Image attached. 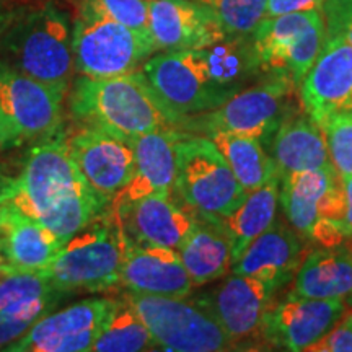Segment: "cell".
Masks as SVG:
<instances>
[{
  "label": "cell",
  "mask_w": 352,
  "mask_h": 352,
  "mask_svg": "<svg viewBox=\"0 0 352 352\" xmlns=\"http://www.w3.org/2000/svg\"><path fill=\"white\" fill-rule=\"evenodd\" d=\"M142 72L166 107L188 118L219 108L263 69L252 36H227L199 50L155 52Z\"/></svg>",
  "instance_id": "1"
},
{
  "label": "cell",
  "mask_w": 352,
  "mask_h": 352,
  "mask_svg": "<svg viewBox=\"0 0 352 352\" xmlns=\"http://www.w3.org/2000/svg\"><path fill=\"white\" fill-rule=\"evenodd\" d=\"M67 132L38 140L15 178H8L7 204L43 223L65 241L107 210L70 155Z\"/></svg>",
  "instance_id": "2"
},
{
  "label": "cell",
  "mask_w": 352,
  "mask_h": 352,
  "mask_svg": "<svg viewBox=\"0 0 352 352\" xmlns=\"http://www.w3.org/2000/svg\"><path fill=\"white\" fill-rule=\"evenodd\" d=\"M67 98L78 124L127 142L157 131H183L186 120L166 107L142 70L107 78L76 77Z\"/></svg>",
  "instance_id": "3"
},
{
  "label": "cell",
  "mask_w": 352,
  "mask_h": 352,
  "mask_svg": "<svg viewBox=\"0 0 352 352\" xmlns=\"http://www.w3.org/2000/svg\"><path fill=\"white\" fill-rule=\"evenodd\" d=\"M74 21L54 2L12 12L0 28V59L67 96L76 80Z\"/></svg>",
  "instance_id": "4"
},
{
  "label": "cell",
  "mask_w": 352,
  "mask_h": 352,
  "mask_svg": "<svg viewBox=\"0 0 352 352\" xmlns=\"http://www.w3.org/2000/svg\"><path fill=\"white\" fill-rule=\"evenodd\" d=\"M122 233L108 209L74 233L43 272L65 294L104 292L121 285Z\"/></svg>",
  "instance_id": "5"
},
{
  "label": "cell",
  "mask_w": 352,
  "mask_h": 352,
  "mask_svg": "<svg viewBox=\"0 0 352 352\" xmlns=\"http://www.w3.org/2000/svg\"><path fill=\"white\" fill-rule=\"evenodd\" d=\"M279 206L290 227L318 246L346 243V192L334 166L280 179Z\"/></svg>",
  "instance_id": "6"
},
{
  "label": "cell",
  "mask_w": 352,
  "mask_h": 352,
  "mask_svg": "<svg viewBox=\"0 0 352 352\" xmlns=\"http://www.w3.org/2000/svg\"><path fill=\"white\" fill-rule=\"evenodd\" d=\"M298 87L289 77L270 74L266 80L243 88L212 111L188 116L183 131L208 135L215 131L235 132L266 142L292 109Z\"/></svg>",
  "instance_id": "7"
},
{
  "label": "cell",
  "mask_w": 352,
  "mask_h": 352,
  "mask_svg": "<svg viewBox=\"0 0 352 352\" xmlns=\"http://www.w3.org/2000/svg\"><path fill=\"white\" fill-rule=\"evenodd\" d=\"M175 191L195 212L227 217L246 192L208 135L184 132L176 144Z\"/></svg>",
  "instance_id": "8"
},
{
  "label": "cell",
  "mask_w": 352,
  "mask_h": 352,
  "mask_svg": "<svg viewBox=\"0 0 352 352\" xmlns=\"http://www.w3.org/2000/svg\"><path fill=\"white\" fill-rule=\"evenodd\" d=\"M124 296L147 324L158 351L219 352L235 349L214 315L196 298L144 296L126 290Z\"/></svg>",
  "instance_id": "9"
},
{
  "label": "cell",
  "mask_w": 352,
  "mask_h": 352,
  "mask_svg": "<svg viewBox=\"0 0 352 352\" xmlns=\"http://www.w3.org/2000/svg\"><path fill=\"white\" fill-rule=\"evenodd\" d=\"M72 50L76 72L91 78L135 72L157 52L152 38L87 13H78L74 20Z\"/></svg>",
  "instance_id": "10"
},
{
  "label": "cell",
  "mask_w": 352,
  "mask_h": 352,
  "mask_svg": "<svg viewBox=\"0 0 352 352\" xmlns=\"http://www.w3.org/2000/svg\"><path fill=\"white\" fill-rule=\"evenodd\" d=\"M252 41L264 72L289 77L300 88L303 77L327 43L323 12L266 16L254 30Z\"/></svg>",
  "instance_id": "11"
},
{
  "label": "cell",
  "mask_w": 352,
  "mask_h": 352,
  "mask_svg": "<svg viewBox=\"0 0 352 352\" xmlns=\"http://www.w3.org/2000/svg\"><path fill=\"white\" fill-rule=\"evenodd\" d=\"M65 96L0 59V116L8 147L52 138L63 131Z\"/></svg>",
  "instance_id": "12"
},
{
  "label": "cell",
  "mask_w": 352,
  "mask_h": 352,
  "mask_svg": "<svg viewBox=\"0 0 352 352\" xmlns=\"http://www.w3.org/2000/svg\"><path fill=\"white\" fill-rule=\"evenodd\" d=\"M280 289L283 285L277 283L232 272L196 300L214 315L239 349V344L259 342L263 318Z\"/></svg>",
  "instance_id": "13"
},
{
  "label": "cell",
  "mask_w": 352,
  "mask_h": 352,
  "mask_svg": "<svg viewBox=\"0 0 352 352\" xmlns=\"http://www.w3.org/2000/svg\"><path fill=\"white\" fill-rule=\"evenodd\" d=\"M347 310L341 298L289 296L272 302L264 315L259 342L271 349L303 352L316 344Z\"/></svg>",
  "instance_id": "14"
},
{
  "label": "cell",
  "mask_w": 352,
  "mask_h": 352,
  "mask_svg": "<svg viewBox=\"0 0 352 352\" xmlns=\"http://www.w3.org/2000/svg\"><path fill=\"white\" fill-rule=\"evenodd\" d=\"M111 297L85 298L44 315L6 352H88L107 318Z\"/></svg>",
  "instance_id": "15"
},
{
  "label": "cell",
  "mask_w": 352,
  "mask_h": 352,
  "mask_svg": "<svg viewBox=\"0 0 352 352\" xmlns=\"http://www.w3.org/2000/svg\"><path fill=\"white\" fill-rule=\"evenodd\" d=\"M65 139L78 171L108 206L126 186L134 170L132 142L83 126L74 134H65Z\"/></svg>",
  "instance_id": "16"
},
{
  "label": "cell",
  "mask_w": 352,
  "mask_h": 352,
  "mask_svg": "<svg viewBox=\"0 0 352 352\" xmlns=\"http://www.w3.org/2000/svg\"><path fill=\"white\" fill-rule=\"evenodd\" d=\"M298 94L303 111L320 126L333 114L352 111V44L327 38Z\"/></svg>",
  "instance_id": "17"
},
{
  "label": "cell",
  "mask_w": 352,
  "mask_h": 352,
  "mask_svg": "<svg viewBox=\"0 0 352 352\" xmlns=\"http://www.w3.org/2000/svg\"><path fill=\"white\" fill-rule=\"evenodd\" d=\"M148 25L157 52L199 50L227 38L214 8L201 0H148Z\"/></svg>",
  "instance_id": "18"
},
{
  "label": "cell",
  "mask_w": 352,
  "mask_h": 352,
  "mask_svg": "<svg viewBox=\"0 0 352 352\" xmlns=\"http://www.w3.org/2000/svg\"><path fill=\"white\" fill-rule=\"evenodd\" d=\"M121 285L129 292L160 297H188L195 287L178 250L139 243L124 233Z\"/></svg>",
  "instance_id": "19"
},
{
  "label": "cell",
  "mask_w": 352,
  "mask_h": 352,
  "mask_svg": "<svg viewBox=\"0 0 352 352\" xmlns=\"http://www.w3.org/2000/svg\"><path fill=\"white\" fill-rule=\"evenodd\" d=\"M108 212L131 240L175 250L182 246L196 222L195 210L183 209L166 195L142 197Z\"/></svg>",
  "instance_id": "20"
},
{
  "label": "cell",
  "mask_w": 352,
  "mask_h": 352,
  "mask_svg": "<svg viewBox=\"0 0 352 352\" xmlns=\"http://www.w3.org/2000/svg\"><path fill=\"white\" fill-rule=\"evenodd\" d=\"M182 134L179 129L157 131L132 140L134 170L107 209H116L152 195L171 196L176 182V144Z\"/></svg>",
  "instance_id": "21"
},
{
  "label": "cell",
  "mask_w": 352,
  "mask_h": 352,
  "mask_svg": "<svg viewBox=\"0 0 352 352\" xmlns=\"http://www.w3.org/2000/svg\"><path fill=\"white\" fill-rule=\"evenodd\" d=\"M307 252V241L300 233L276 219L233 261L230 272L271 280L284 287L294 279Z\"/></svg>",
  "instance_id": "22"
},
{
  "label": "cell",
  "mask_w": 352,
  "mask_h": 352,
  "mask_svg": "<svg viewBox=\"0 0 352 352\" xmlns=\"http://www.w3.org/2000/svg\"><path fill=\"white\" fill-rule=\"evenodd\" d=\"M64 241L10 204L0 212V252L12 274L44 271L59 253Z\"/></svg>",
  "instance_id": "23"
},
{
  "label": "cell",
  "mask_w": 352,
  "mask_h": 352,
  "mask_svg": "<svg viewBox=\"0 0 352 352\" xmlns=\"http://www.w3.org/2000/svg\"><path fill=\"white\" fill-rule=\"evenodd\" d=\"M271 157L280 179L300 171L333 166L323 127L300 109L292 111L272 135Z\"/></svg>",
  "instance_id": "24"
},
{
  "label": "cell",
  "mask_w": 352,
  "mask_h": 352,
  "mask_svg": "<svg viewBox=\"0 0 352 352\" xmlns=\"http://www.w3.org/2000/svg\"><path fill=\"white\" fill-rule=\"evenodd\" d=\"M290 294L314 298H341L352 307V246L308 250L292 279Z\"/></svg>",
  "instance_id": "25"
},
{
  "label": "cell",
  "mask_w": 352,
  "mask_h": 352,
  "mask_svg": "<svg viewBox=\"0 0 352 352\" xmlns=\"http://www.w3.org/2000/svg\"><path fill=\"white\" fill-rule=\"evenodd\" d=\"M195 214V227L178 248V254L192 285L202 287L230 272L232 245L219 217Z\"/></svg>",
  "instance_id": "26"
},
{
  "label": "cell",
  "mask_w": 352,
  "mask_h": 352,
  "mask_svg": "<svg viewBox=\"0 0 352 352\" xmlns=\"http://www.w3.org/2000/svg\"><path fill=\"white\" fill-rule=\"evenodd\" d=\"M279 191L280 178L276 175L263 186L246 192L245 199L227 217L220 219L230 239L232 264L246 246L274 223L279 208Z\"/></svg>",
  "instance_id": "27"
},
{
  "label": "cell",
  "mask_w": 352,
  "mask_h": 352,
  "mask_svg": "<svg viewBox=\"0 0 352 352\" xmlns=\"http://www.w3.org/2000/svg\"><path fill=\"white\" fill-rule=\"evenodd\" d=\"M208 138L226 157L245 192L254 191L277 175L274 160L271 153L266 152L261 140L226 131L210 132Z\"/></svg>",
  "instance_id": "28"
},
{
  "label": "cell",
  "mask_w": 352,
  "mask_h": 352,
  "mask_svg": "<svg viewBox=\"0 0 352 352\" xmlns=\"http://www.w3.org/2000/svg\"><path fill=\"white\" fill-rule=\"evenodd\" d=\"M147 324L124 294L111 297L107 318L91 351L95 352H140L155 351Z\"/></svg>",
  "instance_id": "29"
},
{
  "label": "cell",
  "mask_w": 352,
  "mask_h": 352,
  "mask_svg": "<svg viewBox=\"0 0 352 352\" xmlns=\"http://www.w3.org/2000/svg\"><path fill=\"white\" fill-rule=\"evenodd\" d=\"M63 296H51L36 298L23 303H15L0 310V351L19 341L28 333L39 318L47 315L51 308L60 300Z\"/></svg>",
  "instance_id": "30"
},
{
  "label": "cell",
  "mask_w": 352,
  "mask_h": 352,
  "mask_svg": "<svg viewBox=\"0 0 352 352\" xmlns=\"http://www.w3.org/2000/svg\"><path fill=\"white\" fill-rule=\"evenodd\" d=\"M267 0H210L227 36H252L266 19Z\"/></svg>",
  "instance_id": "31"
},
{
  "label": "cell",
  "mask_w": 352,
  "mask_h": 352,
  "mask_svg": "<svg viewBox=\"0 0 352 352\" xmlns=\"http://www.w3.org/2000/svg\"><path fill=\"white\" fill-rule=\"evenodd\" d=\"M78 13L118 21L152 38L148 25V0H82Z\"/></svg>",
  "instance_id": "32"
},
{
  "label": "cell",
  "mask_w": 352,
  "mask_h": 352,
  "mask_svg": "<svg viewBox=\"0 0 352 352\" xmlns=\"http://www.w3.org/2000/svg\"><path fill=\"white\" fill-rule=\"evenodd\" d=\"M51 296H65V292L57 289L43 271L15 272L0 279V310Z\"/></svg>",
  "instance_id": "33"
},
{
  "label": "cell",
  "mask_w": 352,
  "mask_h": 352,
  "mask_svg": "<svg viewBox=\"0 0 352 352\" xmlns=\"http://www.w3.org/2000/svg\"><path fill=\"white\" fill-rule=\"evenodd\" d=\"M321 127L333 166L341 176L352 175V111L333 114Z\"/></svg>",
  "instance_id": "34"
},
{
  "label": "cell",
  "mask_w": 352,
  "mask_h": 352,
  "mask_svg": "<svg viewBox=\"0 0 352 352\" xmlns=\"http://www.w3.org/2000/svg\"><path fill=\"white\" fill-rule=\"evenodd\" d=\"M321 12L327 38H340L352 44V0H324Z\"/></svg>",
  "instance_id": "35"
},
{
  "label": "cell",
  "mask_w": 352,
  "mask_h": 352,
  "mask_svg": "<svg viewBox=\"0 0 352 352\" xmlns=\"http://www.w3.org/2000/svg\"><path fill=\"white\" fill-rule=\"evenodd\" d=\"M308 352H352V311H344L334 327Z\"/></svg>",
  "instance_id": "36"
},
{
  "label": "cell",
  "mask_w": 352,
  "mask_h": 352,
  "mask_svg": "<svg viewBox=\"0 0 352 352\" xmlns=\"http://www.w3.org/2000/svg\"><path fill=\"white\" fill-rule=\"evenodd\" d=\"M324 0H267L266 16H280L287 13L321 10Z\"/></svg>",
  "instance_id": "37"
},
{
  "label": "cell",
  "mask_w": 352,
  "mask_h": 352,
  "mask_svg": "<svg viewBox=\"0 0 352 352\" xmlns=\"http://www.w3.org/2000/svg\"><path fill=\"white\" fill-rule=\"evenodd\" d=\"M346 192V215H344V230L347 240H352V175L342 176Z\"/></svg>",
  "instance_id": "38"
},
{
  "label": "cell",
  "mask_w": 352,
  "mask_h": 352,
  "mask_svg": "<svg viewBox=\"0 0 352 352\" xmlns=\"http://www.w3.org/2000/svg\"><path fill=\"white\" fill-rule=\"evenodd\" d=\"M10 176H3L0 173V212H2L3 206L7 204V183Z\"/></svg>",
  "instance_id": "39"
},
{
  "label": "cell",
  "mask_w": 352,
  "mask_h": 352,
  "mask_svg": "<svg viewBox=\"0 0 352 352\" xmlns=\"http://www.w3.org/2000/svg\"><path fill=\"white\" fill-rule=\"evenodd\" d=\"M7 3H8V0H0V28L6 25L8 16L12 15V10L7 7Z\"/></svg>",
  "instance_id": "40"
},
{
  "label": "cell",
  "mask_w": 352,
  "mask_h": 352,
  "mask_svg": "<svg viewBox=\"0 0 352 352\" xmlns=\"http://www.w3.org/2000/svg\"><path fill=\"white\" fill-rule=\"evenodd\" d=\"M8 274H12L10 267H8V263H7L6 256H3V253L0 252V279H2V277L8 276Z\"/></svg>",
  "instance_id": "41"
},
{
  "label": "cell",
  "mask_w": 352,
  "mask_h": 352,
  "mask_svg": "<svg viewBox=\"0 0 352 352\" xmlns=\"http://www.w3.org/2000/svg\"><path fill=\"white\" fill-rule=\"evenodd\" d=\"M0 147H8V135L2 116H0Z\"/></svg>",
  "instance_id": "42"
},
{
  "label": "cell",
  "mask_w": 352,
  "mask_h": 352,
  "mask_svg": "<svg viewBox=\"0 0 352 352\" xmlns=\"http://www.w3.org/2000/svg\"><path fill=\"white\" fill-rule=\"evenodd\" d=\"M201 2H206V3H209V2H210V0H201Z\"/></svg>",
  "instance_id": "43"
}]
</instances>
